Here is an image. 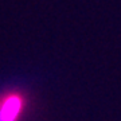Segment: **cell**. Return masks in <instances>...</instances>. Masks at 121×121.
I'll list each match as a JSON object with an SVG mask.
<instances>
[{"mask_svg":"<svg viewBox=\"0 0 121 121\" xmlns=\"http://www.w3.org/2000/svg\"><path fill=\"white\" fill-rule=\"evenodd\" d=\"M24 109L23 97L17 93H9L0 97V121H19Z\"/></svg>","mask_w":121,"mask_h":121,"instance_id":"6da1fadb","label":"cell"}]
</instances>
